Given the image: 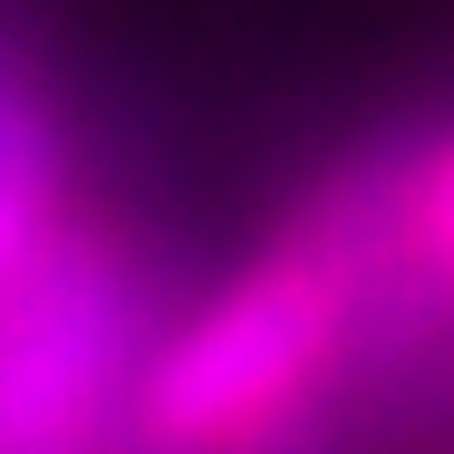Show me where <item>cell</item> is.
Wrapping results in <instances>:
<instances>
[{
	"instance_id": "6da1fadb",
	"label": "cell",
	"mask_w": 454,
	"mask_h": 454,
	"mask_svg": "<svg viewBox=\"0 0 454 454\" xmlns=\"http://www.w3.org/2000/svg\"><path fill=\"white\" fill-rule=\"evenodd\" d=\"M88 203V116L29 10L0 0V280Z\"/></svg>"
}]
</instances>
